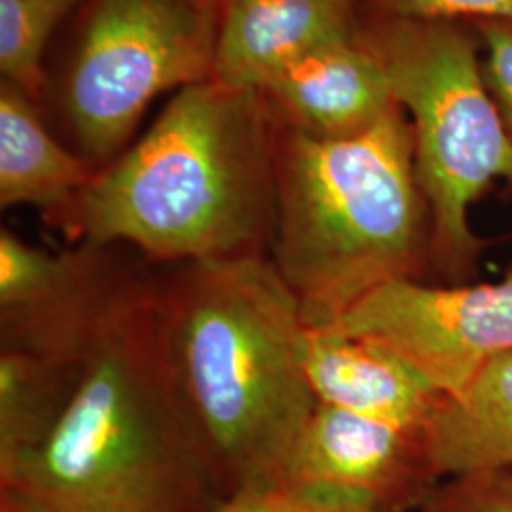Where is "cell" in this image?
Wrapping results in <instances>:
<instances>
[{"label": "cell", "instance_id": "1", "mask_svg": "<svg viewBox=\"0 0 512 512\" xmlns=\"http://www.w3.org/2000/svg\"><path fill=\"white\" fill-rule=\"evenodd\" d=\"M0 486L46 512H209L234 494L167 363L145 258L99 313L54 433L2 463Z\"/></svg>", "mask_w": 512, "mask_h": 512}, {"label": "cell", "instance_id": "2", "mask_svg": "<svg viewBox=\"0 0 512 512\" xmlns=\"http://www.w3.org/2000/svg\"><path fill=\"white\" fill-rule=\"evenodd\" d=\"M52 224L76 245L124 247L154 266L270 256L275 128L264 95L213 78L179 90Z\"/></svg>", "mask_w": 512, "mask_h": 512}, {"label": "cell", "instance_id": "3", "mask_svg": "<svg viewBox=\"0 0 512 512\" xmlns=\"http://www.w3.org/2000/svg\"><path fill=\"white\" fill-rule=\"evenodd\" d=\"M154 308L184 403L234 492L274 484L311 418L300 304L268 255L154 266Z\"/></svg>", "mask_w": 512, "mask_h": 512}, {"label": "cell", "instance_id": "4", "mask_svg": "<svg viewBox=\"0 0 512 512\" xmlns=\"http://www.w3.org/2000/svg\"><path fill=\"white\" fill-rule=\"evenodd\" d=\"M433 224L399 105L348 137L275 129L270 258L308 329H325L391 281L431 272Z\"/></svg>", "mask_w": 512, "mask_h": 512}, {"label": "cell", "instance_id": "5", "mask_svg": "<svg viewBox=\"0 0 512 512\" xmlns=\"http://www.w3.org/2000/svg\"><path fill=\"white\" fill-rule=\"evenodd\" d=\"M357 37L384 67L414 135V167L433 224L431 283H471L488 247L469 211L495 181L512 184V143L486 90L480 42L463 21L374 16Z\"/></svg>", "mask_w": 512, "mask_h": 512}, {"label": "cell", "instance_id": "6", "mask_svg": "<svg viewBox=\"0 0 512 512\" xmlns=\"http://www.w3.org/2000/svg\"><path fill=\"white\" fill-rule=\"evenodd\" d=\"M217 27L209 0H95L65 84L80 158L107 167L160 93L209 80Z\"/></svg>", "mask_w": 512, "mask_h": 512}, {"label": "cell", "instance_id": "7", "mask_svg": "<svg viewBox=\"0 0 512 512\" xmlns=\"http://www.w3.org/2000/svg\"><path fill=\"white\" fill-rule=\"evenodd\" d=\"M399 353L442 395H456L512 351V264L495 283L391 281L334 325Z\"/></svg>", "mask_w": 512, "mask_h": 512}, {"label": "cell", "instance_id": "8", "mask_svg": "<svg viewBox=\"0 0 512 512\" xmlns=\"http://www.w3.org/2000/svg\"><path fill=\"white\" fill-rule=\"evenodd\" d=\"M439 482L423 429L317 403L274 484L346 490L387 512H420Z\"/></svg>", "mask_w": 512, "mask_h": 512}, {"label": "cell", "instance_id": "9", "mask_svg": "<svg viewBox=\"0 0 512 512\" xmlns=\"http://www.w3.org/2000/svg\"><path fill=\"white\" fill-rule=\"evenodd\" d=\"M355 35L351 0H226L211 78L264 93L294 61Z\"/></svg>", "mask_w": 512, "mask_h": 512}, {"label": "cell", "instance_id": "10", "mask_svg": "<svg viewBox=\"0 0 512 512\" xmlns=\"http://www.w3.org/2000/svg\"><path fill=\"white\" fill-rule=\"evenodd\" d=\"M302 365L317 403L403 429H423L442 397L393 349L334 329H306Z\"/></svg>", "mask_w": 512, "mask_h": 512}, {"label": "cell", "instance_id": "11", "mask_svg": "<svg viewBox=\"0 0 512 512\" xmlns=\"http://www.w3.org/2000/svg\"><path fill=\"white\" fill-rule=\"evenodd\" d=\"M283 124L319 137H348L397 107L380 59L361 38H346L294 61L262 93Z\"/></svg>", "mask_w": 512, "mask_h": 512}, {"label": "cell", "instance_id": "12", "mask_svg": "<svg viewBox=\"0 0 512 512\" xmlns=\"http://www.w3.org/2000/svg\"><path fill=\"white\" fill-rule=\"evenodd\" d=\"M33 95L0 82V205L35 207L61 217L97 173L80 154L57 143L33 107Z\"/></svg>", "mask_w": 512, "mask_h": 512}, {"label": "cell", "instance_id": "13", "mask_svg": "<svg viewBox=\"0 0 512 512\" xmlns=\"http://www.w3.org/2000/svg\"><path fill=\"white\" fill-rule=\"evenodd\" d=\"M423 437L440 476L512 471V351L456 395H442Z\"/></svg>", "mask_w": 512, "mask_h": 512}, {"label": "cell", "instance_id": "14", "mask_svg": "<svg viewBox=\"0 0 512 512\" xmlns=\"http://www.w3.org/2000/svg\"><path fill=\"white\" fill-rule=\"evenodd\" d=\"M90 338L80 346H0V465L50 439L80 384Z\"/></svg>", "mask_w": 512, "mask_h": 512}, {"label": "cell", "instance_id": "15", "mask_svg": "<svg viewBox=\"0 0 512 512\" xmlns=\"http://www.w3.org/2000/svg\"><path fill=\"white\" fill-rule=\"evenodd\" d=\"M78 0H0L2 78L35 95L42 55L55 27Z\"/></svg>", "mask_w": 512, "mask_h": 512}, {"label": "cell", "instance_id": "16", "mask_svg": "<svg viewBox=\"0 0 512 512\" xmlns=\"http://www.w3.org/2000/svg\"><path fill=\"white\" fill-rule=\"evenodd\" d=\"M209 512H387L363 495L302 484L245 486Z\"/></svg>", "mask_w": 512, "mask_h": 512}, {"label": "cell", "instance_id": "17", "mask_svg": "<svg viewBox=\"0 0 512 512\" xmlns=\"http://www.w3.org/2000/svg\"><path fill=\"white\" fill-rule=\"evenodd\" d=\"M420 512H512V471L444 478Z\"/></svg>", "mask_w": 512, "mask_h": 512}, {"label": "cell", "instance_id": "18", "mask_svg": "<svg viewBox=\"0 0 512 512\" xmlns=\"http://www.w3.org/2000/svg\"><path fill=\"white\" fill-rule=\"evenodd\" d=\"M469 25L484 50L480 69L486 90L512 143V19H478Z\"/></svg>", "mask_w": 512, "mask_h": 512}, {"label": "cell", "instance_id": "19", "mask_svg": "<svg viewBox=\"0 0 512 512\" xmlns=\"http://www.w3.org/2000/svg\"><path fill=\"white\" fill-rule=\"evenodd\" d=\"M374 16L416 21L512 19V0H368Z\"/></svg>", "mask_w": 512, "mask_h": 512}, {"label": "cell", "instance_id": "20", "mask_svg": "<svg viewBox=\"0 0 512 512\" xmlns=\"http://www.w3.org/2000/svg\"><path fill=\"white\" fill-rule=\"evenodd\" d=\"M0 512H46L27 495L0 486Z\"/></svg>", "mask_w": 512, "mask_h": 512}, {"label": "cell", "instance_id": "21", "mask_svg": "<svg viewBox=\"0 0 512 512\" xmlns=\"http://www.w3.org/2000/svg\"><path fill=\"white\" fill-rule=\"evenodd\" d=\"M351 2H353V0H351Z\"/></svg>", "mask_w": 512, "mask_h": 512}]
</instances>
